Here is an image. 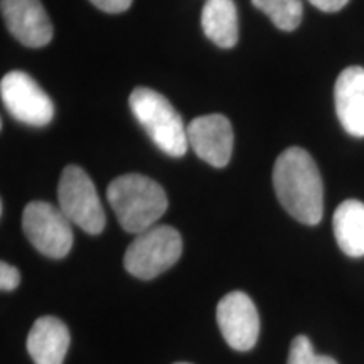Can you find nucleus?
I'll return each mask as SVG.
<instances>
[{
    "instance_id": "10",
    "label": "nucleus",
    "mask_w": 364,
    "mask_h": 364,
    "mask_svg": "<svg viewBox=\"0 0 364 364\" xmlns=\"http://www.w3.org/2000/svg\"><path fill=\"white\" fill-rule=\"evenodd\" d=\"M11 34L26 48H44L53 39V26L41 0H0Z\"/></svg>"
},
{
    "instance_id": "16",
    "label": "nucleus",
    "mask_w": 364,
    "mask_h": 364,
    "mask_svg": "<svg viewBox=\"0 0 364 364\" xmlns=\"http://www.w3.org/2000/svg\"><path fill=\"white\" fill-rule=\"evenodd\" d=\"M287 364H338V361L331 356L316 354L307 336H297L290 344L289 363Z\"/></svg>"
},
{
    "instance_id": "3",
    "label": "nucleus",
    "mask_w": 364,
    "mask_h": 364,
    "mask_svg": "<svg viewBox=\"0 0 364 364\" xmlns=\"http://www.w3.org/2000/svg\"><path fill=\"white\" fill-rule=\"evenodd\" d=\"M130 110L152 142L171 157L188 152V129L169 100L156 90L139 86L130 95Z\"/></svg>"
},
{
    "instance_id": "11",
    "label": "nucleus",
    "mask_w": 364,
    "mask_h": 364,
    "mask_svg": "<svg viewBox=\"0 0 364 364\" xmlns=\"http://www.w3.org/2000/svg\"><path fill=\"white\" fill-rule=\"evenodd\" d=\"M336 113L349 135L364 136V68L349 66L341 73L334 88Z\"/></svg>"
},
{
    "instance_id": "12",
    "label": "nucleus",
    "mask_w": 364,
    "mask_h": 364,
    "mask_svg": "<svg viewBox=\"0 0 364 364\" xmlns=\"http://www.w3.org/2000/svg\"><path fill=\"white\" fill-rule=\"evenodd\" d=\"M70 329L53 316L41 317L27 336V353L36 364H63L70 349Z\"/></svg>"
},
{
    "instance_id": "19",
    "label": "nucleus",
    "mask_w": 364,
    "mask_h": 364,
    "mask_svg": "<svg viewBox=\"0 0 364 364\" xmlns=\"http://www.w3.org/2000/svg\"><path fill=\"white\" fill-rule=\"evenodd\" d=\"M309 2L322 12H338L348 6L349 0H309Z\"/></svg>"
},
{
    "instance_id": "20",
    "label": "nucleus",
    "mask_w": 364,
    "mask_h": 364,
    "mask_svg": "<svg viewBox=\"0 0 364 364\" xmlns=\"http://www.w3.org/2000/svg\"><path fill=\"white\" fill-rule=\"evenodd\" d=\"M176 364H189V363H176Z\"/></svg>"
},
{
    "instance_id": "14",
    "label": "nucleus",
    "mask_w": 364,
    "mask_h": 364,
    "mask_svg": "<svg viewBox=\"0 0 364 364\" xmlns=\"http://www.w3.org/2000/svg\"><path fill=\"white\" fill-rule=\"evenodd\" d=\"M206 38L218 48L230 49L238 43V11L233 0H206L201 14Z\"/></svg>"
},
{
    "instance_id": "1",
    "label": "nucleus",
    "mask_w": 364,
    "mask_h": 364,
    "mask_svg": "<svg viewBox=\"0 0 364 364\" xmlns=\"http://www.w3.org/2000/svg\"><path fill=\"white\" fill-rule=\"evenodd\" d=\"M273 188L285 211L304 225L316 226L324 215V188L311 154L290 147L277 157Z\"/></svg>"
},
{
    "instance_id": "15",
    "label": "nucleus",
    "mask_w": 364,
    "mask_h": 364,
    "mask_svg": "<svg viewBox=\"0 0 364 364\" xmlns=\"http://www.w3.org/2000/svg\"><path fill=\"white\" fill-rule=\"evenodd\" d=\"M253 6L267 14L273 26L285 33H292L302 22L304 7L300 0H252Z\"/></svg>"
},
{
    "instance_id": "7",
    "label": "nucleus",
    "mask_w": 364,
    "mask_h": 364,
    "mask_svg": "<svg viewBox=\"0 0 364 364\" xmlns=\"http://www.w3.org/2000/svg\"><path fill=\"white\" fill-rule=\"evenodd\" d=\"M0 97L7 112L29 127H46L54 117L53 100L24 71H11L0 81Z\"/></svg>"
},
{
    "instance_id": "5",
    "label": "nucleus",
    "mask_w": 364,
    "mask_h": 364,
    "mask_svg": "<svg viewBox=\"0 0 364 364\" xmlns=\"http://www.w3.org/2000/svg\"><path fill=\"white\" fill-rule=\"evenodd\" d=\"M59 209L85 233L100 235L105 230V211L97 188L90 176L78 166H68L58 186Z\"/></svg>"
},
{
    "instance_id": "17",
    "label": "nucleus",
    "mask_w": 364,
    "mask_h": 364,
    "mask_svg": "<svg viewBox=\"0 0 364 364\" xmlns=\"http://www.w3.org/2000/svg\"><path fill=\"white\" fill-rule=\"evenodd\" d=\"M21 284V273L16 267L9 265V263H0V289L4 292H11L16 290Z\"/></svg>"
},
{
    "instance_id": "8",
    "label": "nucleus",
    "mask_w": 364,
    "mask_h": 364,
    "mask_svg": "<svg viewBox=\"0 0 364 364\" xmlns=\"http://www.w3.org/2000/svg\"><path fill=\"white\" fill-rule=\"evenodd\" d=\"M218 326L223 338L236 351H250L260 336V316L253 300L245 292H230L216 309Z\"/></svg>"
},
{
    "instance_id": "2",
    "label": "nucleus",
    "mask_w": 364,
    "mask_h": 364,
    "mask_svg": "<svg viewBox=\"0 0 364 364\" xmlns=\"http://www.w3.org/2000/svg\"><path fill=\"white\" fill-rule=\"evenodd\" d=\"M107 199L127 233L140 235L164 216L169 206L161 184L142 174H125L110 182Z\"/></svg>"
},
{
    "instance_id": "6",
    "label": "nucleus",
    "mask_w": 364,
    "mask_h": 364,
    "mask_svg": "<svg viewBox=\"0 0 364 364\" xmlns=\"http://www.w3.org/2000/svg\"><path fill=\"white\" fill-rule=\"evenodd\" d=\"M71 221L61 209L51 203L34 201L29 203L22 215V228L27 240L46 257L65 258L73 248Z\"/></svg>"
},
{
    "instance_id": "4",
    "label": "nucleus",
    "mask_w": 364,
    "mask_h": 364,
    "mask_svg": "<svg viewBox=\"0 0 364 364\" xmlns=\"http://www.w3.org/2000/svg\"><path fill=\"white\" fill-rule=\"evenodd\" d=\"M182 255V238L176 228L156 225L136 235L124 257L125 270L140 280L167 272Z\"/></svg>"
},
{
    "instance_id": "9",
    "label": "nucleus",
    "mask_w": 364,
    "mask_h": 364,
    "mask_svg": "<svg viewBox=\"0 0 364 364\" xmlns=\"http://www.w3.org/2000/svg\"><path fill=\"white\" fill-rule=\"evenodd\" d=\"M188 142L199 159L223 169L233 154V127L225 115L218 113L198 117L188 125Z\"/></svg>"
},
{
    "instance_id": "13",
    "label": "nucleus",
    "mask_w": 364,
    "mask_h": 364,
    "mask_svg": "<svg viewBox=\"0 0 364 364\" xmlns=\"http://www.w3.org/2000/svg\"><path fill=\"white\" fill-rule=\"evenodd\" d=\"M339 248L351 258L364 257V203L348 199L341 203L332 218Z\"/></svg>"
},
{
    "instance_id": "18",
    "label": "nucleus",
    "mask_w": 364,
    "mask_h": 364,
    "mask_svg": "<svg viewBox=\"0 0 364 364\" xmlns=\"http://www.w3.org/2000/svg\"><path fill=\"white\" fill-rule=\"evenodd\" d=\"M95 7L108 14H122L129 11L134 0H90Z\"/></svg>"
}]
</instances>
